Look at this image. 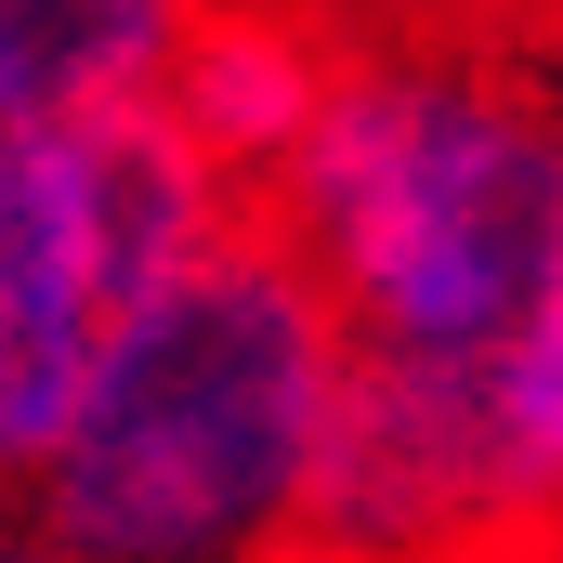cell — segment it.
Segmentation results:
<instances>
[{
  "mask_svg": "<svg viewBox=\"0 0 563 563\" xmlns=\"http://www.w3.org/2000/svg\"><path fill=\"white\" fill-rule=\"evenodd\" d=\"M341 367L354 328L250 210L119 314L13 498L79 563H301Z\"/></svg>",
  "mask_w": 563,
  "mask_h": 563,
  "instance_id": "7a4b0ae2",
  "label": "cell"
},
{
  "mask_svg": "<svg viewBox=\"0 0 563 563\" xmlns=\"http://www.w3.org/2000/svg\"><path fill=\"white\" fill-rule=\"evenodd\" d=\"M250 210L367 354H511L563 288V79L511 40L354 26Z\"/></svg>",
  "mask_w": 563,
  "mask_h": 563,
  "instance_id": "6da1fadb",
  "label": "cell"
},
{
  "mask_svg": "<svg viewBox=\"0 0 563 563\" xmlns=\"http://www.w3.org/2000/svg\"><path fill=\"white\" fill-rule=\"evenodd\" d=\"M498 394H511V445H525L538 525H563V288L525 314V341L498 354Z\"/></svg>",
  "mask_w": 563,
  "mask_h": 563,
  "instance_id": "52a82bcc",
  "label": "cell"
},
{
  "mask_svg": "<svg viewBox=\"0 0 563 563\" xmlns=\"http://www.w3.org/2000/svg\"><path fill=\"white\" fill-rule=\"evenodd\" d=\"M0 525H13V485H0Z\"/></svg>",
  "mask_w": 563,
  "mask_h": 563,
  "instance_id": "9c48e42d",
  "label": "cell"
},
{
  "mask_svg": "<svg viewBox=\"0 0 563 563\" xmlns=\"http://www.w3.org/2000/svg\"><path fill=\"white\" fill-rule=\"evenodd\" d=\"M0 563H79V551H66V538H40V525L13 511V525H0Z\"/></svg>",
  "mask_w": 563,
  "mask_h": 563,
  "instance_id": "ba28073f",
  "label": "cell"
},
{
  "mask_svg": "<svg viewBox=\"0 0 563 563\" xmlns=\"http://www.w3.org/2000/svg\"><path fill=\"white\" fill-rule=\"evenodd\" d=\"M538 538L498 354H367L341 367L301 563H498Z\"/></svg>",
  "mask_w": 563,
  "mask_h": 563,
  "instance_id": "277c9868",
  "label": "cell"
},
{
  "mask_svg": "<svg viewBox=\"0 0 563 563\" xmlns=\"http://www.w3.org/2000/svg\"><path fill=\"white\" fill-rule=\"evenodd\" d=\"M223 223H250V184L210 170L170 106L92 132H0V485L40 472L119 314Z\"/></svg>",
  "mask_w": 563,
  "mask_h": 563,
  "instance_id": "3957f363",
  "label": "cell"
},
{
  "mask_svg": "<svg viewBox=\"0 0 563 563\" xmlns=\"http://www.w3.org/2000/svg\"><path fill=\"white\" fill-rule=\"evenodd\" d=\"M328 66H341V26L276 13V0H210L197 40H184V79H170V119L210 170H236L250 197L288 170V144L314 132L328 106Z\"/></svg>",
  "mask_w": 563,
  "mask_h": 563,
  "instance_id": "8992f818",
  "label": "cell"
},
{
  "mask_svg": "<svg viewBox=\"0 0 563 563\" xmlns=\"http://www.w3.org/2000/svg\"><path fill=\"white\" fill-rule=\"evenodd\" d=\"M210 0H0V132L157 119Z\"/></svg>",
  "mask_w": 563,
  "mask_h": 563,
  "instance_id": "5b68a950",
  "label": "cell"
}]
</instances>
